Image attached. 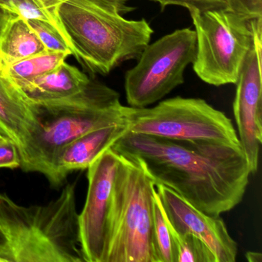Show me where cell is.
I'll use <instances>...</instances> for the list:
<instances>
[{
	"mask_svg": "<svg viewBox=\"0 0 262 262\" xmlns=\"http://www.w3.org/2000/svg\"><path fill=\"white\" fill-rule=\"evenodd\" d=\"M112 148L139 159L156 186L168 187L210 215L237 206L251 174L241 146L127 132Z\"/></svg>",
	"mask_w": 262,
	"mask_h": 262,
	"instance_id": "cell-1",
	"label": "cell"
},
{
	"mask_svg": "<svg viewBox=\"0 0 262 262\" xmlns=\"http://www.w3.org/2000/svg\"><path fill=\"white\" fill-rule=\"evenodd\" d=\"M76 182L46 205L24 206L0 192V262H84Z\"/></svg>",
	"mask_w": 262,
	"mask_h": 262,
	"instance_id": "cell-2",
	"label": "cell"
},
{
	"mask_svg": "<svg viewBox=\"0 0 262 262\" xmlns=\"http://www.w3.org/2000/svg\"><path fill=\"white\" fill-rule=\"evenodd\" d=\"M30 105L34 123L19 148L20 167L47 179L66 145L89 132L126 121L119 93L92 79L76 96Z\"/></svg>",
	"mask_w": 262,
	"mask_h": 262,
	"instance_id": "cell-3",
	"label": "cell"
},
{
	"mask_svg": "<svg viewBox=\"0 0 262 262\" xmlns=\"http://www.w3.org/2000/svg\"><path fill=\"white\" fill-rule=\"evenodd\" d=\"M112 0H68L59 19L73 55L91 74L106 76L126 61L138 59L154 30L145 19L130 20Z\"/></svg>",
	"mask_w": 262,
	"mask_h": 262,
	"instance_id": "cell-4",
	"label": "cell"
},
{
	"mask_svg": "<svg viewBox=\"0 0 262 262\" xmlns=\"http://www.w3.org/2000/svg\"><path fill=\"white\" fill-rule=\"evenodd\" d=\"M119 156L102 262H158L153 237L156 185L139 159Z\"/></svg>",
	"mask_w": 262,
	"mask_h": 262,
	"instance_id": "cell-5",
	"label": "cell"
},
{
	"mask_svg": "<svg viewBox=\"0 0 262 262\" xmlns=\"http://www.w3.org/2000/svg\"><path fill=\"white\" fill-rule=\"evenodd\" d=\"M188 10L197 42L194 73L214 86L235 84L262 18L247 19L229 10Z\"/></svg>",
	"mask_w": 262,
	"mask_h": 262,
	"instance_id": "cell-6",
	"label": "cell"
},
{
	"mask_svg": "<svg viewBox=\"0 0 262 262\" xmlns=\"http://www.w3.org/2000/svg\"><path fill=\"white\" fill-rule=\"evenodd\" d=\"M123 112L131 133L241 146L231 119L204 99L177 96L151 108L124 106Z\"/></svg>",
	"mask_w": 262,
	"mask_h": 262,
	"instance_id": "cell-7",
	"label": "cell"
},
{
	"mask_svg": "<svg viewBox=\"0 0 262 262\" xmlns=\"http://www.w3.org/2000/svg\"><path fill=\"white\" fill-rule=\"evenodd\" d=\"M196 33L190 28L165 35L144 49L138 63L125 76L127 102L144 108L184 83V73L195 59Z\"/></svg>",
	"mask_w": 262,
	"mask_h": 262,
	"instance_id": "cell-8",
	"label": "cell"
},
{
	"mask_svg": "<svg viewBox=\"0 0 262 262\" xmlns=\"http://www.w3.org/2000/svg\"><path fill=\"white\" fill-rule=\"evenodd\" d=\"M120 156L108 148L88 170V191L85 205L79 214V235L84 262H102L112 191Z\"/></svg>",
	"mask_w": 262,
	"mask_h": 262,
	"instance_id": "cell-9",
	"label": "cell"
},
{
	"mask_svg": "<svg viewBox=\"0 0 262 262\" xmlns=\"http://www.w3.org/2000/svg\"><path fill=\"white\" fill-rule=\"evenodd\" d=\"M262 24L257 27L254 42L236 82L233 103L238 139L251 174L258 168L262 142Z\"/></svg>",
	"mask_w": 262,
	"mask_h": 262,
	"instance_id": "cell-10",
	"label": "cell"
},
{
	"mask_svg": "<svg viewBox=\"0 0 262 262\" xmlns=\"http://www.w3.org/2000/svg\"><path fill=\"white\" fill-rule=\"evenodd\" d=\"M156 190L174 229L202 241L214 256L215 262L235 261L238 246L220 215H210L198 209L168 187L157 185Z\"/></svg>",
	"mask_w": 262,
	"mask_h": 262,
	"instance_id": "cell-11",
	"label": "cell"
},
{
	"mask_svg": "<svg viewBox=\"0 0 262 262\" xmlns=\"http://www.w3.org/2000/svg\"><path fill=\"white\" fill-rule=\"evenodd\" d=\"M128 131L125 121L93 130L72 141L56 156L47 178L49 182L53 186H59L70 173L87 169Z\"/></svg>",
	"mask_w": 262,
	"mask_h": 262,
	"instance_id": "cell-12",
	"label": "cell"
},
{
	"mask_svg": "<svg viewBox=\"0 0 262 262\" xmlns=\"http://www.w3.org/2000/svg\"><path fill=\"white\" fill-rule=\"evenodd\" d=\"M90 80L79 69L64 62L18 88L30 103H42L76 96L86 88Z\"/></svg>",
	"mask_w": 262,
	"mask_h": 262,
	"instance_id": "cell-13",
	"label": "cell"
},
{
	"mask_svg": "<svg viewBox=\"0 0 262 262\" xmlns=\"http://www.w3.org/2000/svg\"><path fill=\"white\" fill-rule=\"evenodd\" d=\"M33 123L34 119L30 102L9 78L0 75V131L19 148Z\"/></svg>",
	"mask_w": 262,
	"mask_h": 262,
	"instance_id": "cell-14",
	"label": "cell"
},
{
	"mask_svg": "<svg viewBox=\"0 0 262 262\" xmlns=\"http://www.w3.org/2000/svg\"><path fill=\"white\" fill-rule=\"evenodd\" d=\"M47 52L28 21L20 16L12 19L0 42V73L27 58Z\"/></svg>",
	"mask_w": 262,
	"mask_h": 262,
	"instance_id": "cell-15",
	"label": "cell"
},
{
	"mask_svg": "<svg viewBox=\"0 0 262 262\" xmlns=\"http://www.w3.org/2000/svg\"><path fill=\"white\" fill-rule=\"evenodd\" d=\"M71 55L70 52H45L16 62L4 71L2 75L9 78L19 88L57 68Z\"/></svg>",
	"mask_w": 262,
	"mask_h": 262,
	"instance_id": "cell-16",
	"label": "cell"
},
{
	"mask_svg": "<svg viewBox=\"0 0 262 262\" xmlns=\"http://www.w3.org/2000/svg\"><path fill=\"white\" fill-rule=\"evenodd\" d=\"M68 0H10V7L21 17L27 20L37 19L54 27L72 48L70 39L64 31L59 16V10Z\"/></svg>",
	"mask_w": 262,
	"mask_h": 262,
	"instance_id": "cell-17",
	"label": "cell"
},
{
	"mask_svg": "<svg viewBox=\"0 0 262 262\" xmlns=\"http://www.w3.org/2000/svg\"><path fill=\"white\" fill-rule=\"evenodd\" d=\"M153 237L158 262H177L168 219L156 187L153 191Z\"/></svg>",
	"mask_w": 262,
	"mask_h": 262,
	"instance_id": "cell-18",
	"label": "cell"
},
{
	"mask_svg": "<svg viewBox=\"0 0 262 262\" xmlns=\"http://www.w3.org/2000/svg\"><path fill=\"white\" fill-rule=\"evenodd\" d=\"M168 223L177 262H215L214 256L202 241L188 233L179 232L173 228L168 219Z\"/></svg>",
	"mask_w": 262,
	"mask_h": 262,
	"instance_id": "cell-19",
	"label": "cell"
},
{
	"mask_svg": "<svg viewBox=\"0 0 262 262\" xmlns=\"http://www.w3.org/2000/svg\"><path fill=\"white\" fill-rule=\"evenodd\" d=\"M29 25L39 36L48 52H70L71 47L67 39L53 26L43 21L30 19Z\"/></svg>",
	"mask_w": 262,
	"mask_h": 262,
	"instance_id": "cell-20",
	"label": "cell"
},
{
	"mask_svg": "<svg viewBox=\"0 0 262 262\" xmlns=\"http://www.w3.org/2000/svg\"><path fill=\"white\" fill-rule=\"evenodd\" d=\"M157 3L163 11L168 6H179L184 8L194 9L200 13L211 10H229L227 0H150Z\"/></svg>",
	"mask_w": 262,
	"mask_h": 262,
	"instance_id": "cell-21",
	"label": "cell"
},
{
	"mask_svg": "<svg viewBox=\"0 0 262 262\" xmlns=\"http://www.w3.org/2000/svg\"><path fill=\"white\" fill-rule=\"evenodd\" d=\"M231 11L247 19L262 18V0H227Z\"/></svg>",
	"mask_w": 262,
	"mask_h": 262,
	"instance_id": "cell-22",
	"label": "cell"
},
{
	"mask_svg": "<svg viewBox=\"0 0 262 262\" xmlns=\"http://www.w3.org/2000/svg\"><path fill=\"white\" fill-rule=\"evenodd\" d=\"M21 165L20 155L17 145L10 140L0 143V168H8L14 169Z\"/></svg>",
	"mask_w": 262,
	"mask_h": 262,
	"instance_id": "cell-23",
	"label": "cell"
},
{
	"mask_svg": "<svg viewBox=\"0 0 262 262\" xmlns=\"http://www.w3.org/2000/svg\"><path fill=\"white\" fill-rule=\"evenodd\" d=\"M18 16L19 15L10 7L0 4V42L9 23Z\"/></svg>",
	"mask_w": 262,
	"mask_h": 262,
	"instance_id": "cell-24",
	"label": "cell"
},
{
	"mask_svg": "<svg viewBox=\"0 0 262 262\" xmlns=\"http://www.w3.org/2000/svg\"><path fill=\"white\" fill-rule=\"evenodd\" d=\"M245 256L249 262H261L262 260V254L256 251H248Z\"/></svg>",
	"mask_w": 262,
	"mask_h": 262,
	"instance_id": "cell-25",
	"label": "cell"
},
{
	"mask_svg": "<svg viewBox=\"0 0 262 262\" xmlns=\"http://www.w3.org/2000/svg\"><path fill=\"white\" fill-rule=\"evenodd\" d=\"M7 139H8L7 136H6L3 132L0 131V143H1V142H5Z\"/></svg>",
	"mask_w": 262,
	"mask_h": 262,
	"instance_id": "cell-26",
	"label": "cell"
},
{
	"mask_svg": "<svg viewBox=\"0 0 262 262\" xmlns=\"http://www.w3.org/2000/svg\"><path fill=\"white\" fill-rule=\"evenodd\" d=\"M0 4H3V5L7 6V7L11 8L10 7V0H0Z\"/></svg>",
	"mask_w": 262,
	"mask_h": 262,
	"instance_id": "cell-27",
	"label": "cell"
},
{
	"mask_svg": "<svg viewBox=\"0 0 262 262\" xmlns=\"http://www.w3.org/2000/svg\"><path fill=\"white\" fill-rule=\"evenodd\" d=\"M116 1H118V2L120 3V4H125V5H127V4H128V1H130V0H116Z\"/></svg>",
	"mask_w": 262,
	"mask_h": 262,
	"instance_id": "cell-28",
	"label": "cell"
}]
</instances>
